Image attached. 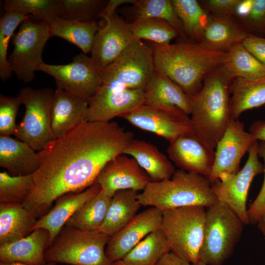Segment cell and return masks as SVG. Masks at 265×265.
Returning a JSON list of instances; mask_svg holds the SVG:
<instances>
[{
	"label": "cell",
	"instance_id": "35",
	"mask_svg": "<svg viewBox=\"0 0 265 265\" xmlns=\"http://www.w3.org/2000/svg\"><path fill=\"white\" fill-rule=\"evenodd\" d=\"M222 66L234 79H256L265 76V65L242 43L226 53Z\"/></svg>",
	"mask_w": 265,
	"mask_h": 265
},
{
	"label": "cell",
	"instance_id": "49",
	"mask_svg": "<svg viewBox=\"0 0 265 265\" xmlns=\"http://www.w3.org/2000/svg\"><path fill=\"white\" fill-rule=\"evenodd\" d=\"M252 2L253 0H240L236 7L235 14L244 19L249 14Z\"/></svg>",
	"mask_w": 265,
	"mask_h": 265
},
{
	"label": "cell",
	"instance_id": "11",
	"mask_svg": "<svg viewBox=\"0 0 265 265\" xmlns=\"http://www.w3.org/2000/svg\"><path fill=\"white\" fill-rule=\"evenodd\" d=\"M259 143L256 141L248 151L243 168L234 174H224L211 183L218 201L227 206L243 222L249 224L246 203L253 179L264 172V166L259 160Z\"/></svg>",
	"mask_w": 265,
	"mask_h": 265
},
{
	"label": "cell",
	"instance_id": "34",
	"mask_svg": "<svg viewBox=\"0 0 265 265\" xmlns=\"http://www.w3.org/2000/svg\"><path fill=\"white\" fill-rule=\"evenodd\" d=\"M172 2L187 40L199 43L210 16L196 0H172Z\"/></svg>",
	"mask_w": 265,
	"mask_h": 265
},
{
	"label": "cell",
	"instance_id": "55",
	"mask_svg": "<svg viewBox=\"0 0 265 265\" xmlns=\"http://www.w3.org/2000/svg\"><path fill=\"white\" fill-rule=\"evenodd\" d=\"M54 265H56V264H55Z\"/></svg>",
	"mask_w": 265,
	"mask_h": 265
},
{
	"label": "cell",
	"instance_id": "43",
	"mask_svg": "<svg viewBox=\"0 0 265 265\" xmlns=\"http://www.w3.org/2000/svg\"><path fill=\"white\" fill-rule=\"evenodd\" d=\"M244 20L254 30L265 32V0H253L250 11Z\"/></svg>",
	"mask_w": 265,
	"mask_h": 265
},
{
	"label": "cell",
	"instance_id": "37",
	"mask_svg": "<svg viewBox=\"0 0 265 265\" xmlns=\"http://www.w3.org/2000/svg\"><path fill=\"white\" fill-rule=\"evenodd\" d=\"M6 12H13L33 16L50 26L60 18L59 0H6Z\"/></svg>",
	"mask_w": 265,
	"mask_h": 265
},
{
	"label": "cell",
	"instance_id": "52",
	"mask_svg": "<svg viewBox=\"0 0 265 265\" xmlns=\"http://www.w3.org/2000/svg\"><path fill=\"white\" fill-rule=\"evenodd\" d=\"M110 265H127L122 260H118L111 263Z\"/></svg>",
	"mask_w": 265,
	"mask_h": 265
},
{
	"label": "cell",
	"instance_id": "23",
	"mask_svg": "<svg viewBox=\"0 0 265 265\" xmlns=\"http://www.w3.org/2000/svg\"><path fill=\"white\" fill-rule=\"evenodd\" d=\"M249 34L231 16L212 15L199 43L209 50L227 53L242 43Z\"/></svg>",
	"mask_w": 265,
	"mask_h": 265
},
{
	"label": "cell",
	"instance_id": "18",
	"mask_svg": "<svg viewBox=\"0 0 265 265\" xmlns=\"http://www.w3.org/2000/svg\"><path fill=\"white\" fill-rule=\"evenodd\" d=\"M150 182V177L135 159L122 154L106 164L96 182L103 192L112 197L120 190L143 191Z\"/></svg>",
	"mask_w": 265,
	"mask_h": 265
},
{
	"label": "cell",
	"instance_id": "15",
	"mask_svg": "<svg viewBox=\"0 0 265 265\" xmlns=\"http://www.w3.org/2000/svg\"><path fill=\"white\" fill-rule=\"evenodd\" d=\"M256 141L242 122L231 119L215 148L214 164L208 178L211 184L222 175L237 173L242 158Z\"/></svg>",
	"mask_w": 265,
	"mask_h": 265
},
{
	"label": "cell",
	"instance_id": "36",
	"mask_svg": "<svg viewBox=\"0 0 265 265\" xmlns=\"http://www.w3.org/2000/svg\"><path fill=\"white\" fill-rule=\"evenodd\" d=\"M129 29L136 40H146L159 45H166L179 37L177 30L166 21L145 18L127 23Z\"/></svg>",
	"mask_w": 265,
	"mask_h": 265
},
{
	"label": "cell",
	"instance_id": "1",
	"mask_svg": "<svg viewBox=\"0 0 265 265\" xmlns=\"http://www.w3.org/2000/svg\"><path fill=\"white\" fill-rule=\"evenodd\" d=\"M133 139L132 132L115 122L86 121L49 142L38 152L40 166L23 206L40 218L59 197L95 183L106 164Z\"/></svg>",
	"mask_w": 265,
	"mask_h": 265
},
{
	"label": "cell",
	"instance_id": "21",
	"mask_svg": "<svg viewBox=\"0 0 265 265\" xmlns=\"http://www.w3.org/2000/svg\"><path fill=\"white\" fill-rule=\"evenodd\" d=\"M101 190L100 186L96 182L82 192L68 193L61 195L55 200L53 208L37 220L34 230L42 228L49 232L50 246L68 219Z\"/></svg>",
	"mask_w": 265,
	"mask_h": 265
},
{
	"label": "cell",
	"instance_id": "26",
	"mask_svg": "<svg viewBox=\"0 0 265 265\" xmlns=\"http://www.w3.org/2000/svg\"><path fill=\"white\" fill-rule=\"evenodd\" d=\"M37 220L22 204L0 203V245L29 235Z\"/></svg>",
	"mask_w": 265,
	"mask_h": 265
},
{
	"label": "cell",
	"instance_id": "38",
	"mask_svg": "<svg viewBox=\"0 0 265 265\" xmlns=\"http://www.w3.org/2000/svg\"><path fill=\"white\" fill-rule=\"evenodd\" d=\"M30 15L13 12H6L0 20V78L2 81L8 80L13 72L7 57L10 40L16 28Z\"/></svg>",
	"mask_w": 265,
	"mask_h": 265
},
{
	"label": "cell",
	"instance_id": "22",
	"mask_svg": "<svg viewBox=\"0 0 265 265\" xmlns=\"http://www.w3.org/2000/svg\"><path fill=\"white\" fill-rule=\"evenodd\" d=\"M49 232L42 228L15 241L0 245V262L21 263L27 265H45V251L50 243Z\"/></svg>",
	"mask_w": 265,
	"mask_h": 265
},
{
	"label": "cell",
	"instance_id": "2",
	"mask_svg": "<svg viewBox=\"0 0 265 265\" xmlns=\"http://www.w3.org/2000/svg\"><path fill=\"white\" fill-rule=\"evenodd\" d=\"M156 71L177 84L189 97L201 89L207 76L222 65L226 53L209 50L201 44L182 42L166 45L150 42Z\"/></svg>",
	"mask_w": 265,
	"mask_h": 265
},
{
	"label": "cell",
	"instance_id": "6",
	"mask_svg": "<svg viewBox=\"0 0 265 265\" xmlns=\"http://www.w3.org/2000/svg\"><path fill=\"white\" fill-rule=\"evenodd\" d=\"M244 225L220 202L207 208L199 261L207 265H222L232 255Z\"/></svg>",
	"mask_w": 265,
	"mask_h": 265
},
{
	"label": "cell",
	"instance_id": "28",
	"mask_svg": "<svg viewBox=\"0 0 265 265\" xmlns=\"http://www.w3.org/2000/svg\"><path fill=\"white\" fill-rule=\"evenodd\" d=\"M144 92L145 105L175 106L187 115L190 114L186 94L170 79L156 71Z\"/></svg>",
	"mask_w": 265,
	"mask_h": 265
},
{
	"label": "cell",
	"instance_id": "12",
	"mask_svg": "<svg viewBox=\"0 0 265 265\" xmlns=\"http://www.w3.org/2000/svg\"><path fill=\"white\" fill-rule=\"evenodd\" d=\"M38 71L54 78L56 88L67 91L89 102L102 84L101 70L91 57L83 53L73 58L68 64L42 63Z\"/></svg>",
	"mask_w": 265,
	"mask_h": 265
},
{
	"label": "cell",
	"instance_id": "45",
	"mask_svg": "<svg viewBox=\"0 0 265 265\" xmlns=\"http://www.w3.org/2000/svg\"><path fill=\"white\" fill-rule=\"evenodd\" d=\"M242 44L261 63L265 65V38L249 33Z\"/></svg>",
	"mask_w": 265,
	"mask_h": 265
},
{
	"label": "cell",
	"instance_id": "3",
	"mask_svg": "<svg viewBox=\"0 0 265 265\" xmlns=\"http://www.w3.org/2000/svg\"><path fill=\"white\" fill-rule=\"evenodd\" d=\"M234 80L221 66L207 76L197 94L188 97L193 132L213 149L232 119L231 94Z\"/></svg>",
	"mask_w": 265,
	"mask_h": 265
},
{
	"label": "cell",
	"instance_id": "9",
	"mask_svg": "<svg viewBox=\"0 0 265 265\" xmlns=\"http://www.w3.org/2000/svg\"><path fill=\"white\" fill-rule=\"evenodd\" d=\"M155 71L152 47L142 40H135L101 70L102 83L144 91Z\"/></svg>",
	"mask_w": 265,
	"mask_h": 265
},
{
	"label": "cell",
	"instance_id": "17",
	"mask_svg": "<svg viewBox=\"0 0 265 265\" xmlns=\"http://www.w3.org/2000/svg\"><path fill=\"white\" fill-rule=\"evenodd\" d=\"M169 143L168 158L180 169L208 178L214 162V149L193 132L183 134Z\"/></svg>",
	"mask_w": 265,
	"mask_h": 265
},
{
	"label": "cell",
	"instance_id": "31",
	"mask_svg": "<svg viewBox=\"0 0 265 265\" xmlns=\"http://www.w3.org/2000/svg\"><path fill=\"white\" fill-rule=\"evenodd\" d=\"M51 36L64 39L79 48L84 54L91 52L99 27L95 21H82L60 19L50 26Z\"/></svg>",
	"mask_w": 265,
	"mask_h": 265
},
{
	"label": "cell",
	"instance_id": "29",
	"mask_svg": "<svg viewBox=\"0 0 265 265\" xmlns=\"http://www.w3.org/2000/svg\"><path fill=\"white\" fill-rule=\"evenodd\" d=\"M265 106V76L256 79H234L231 94L232 119L244 111Z\"/></svg>",
	"mask_w": 265,
	"mask_h": 265
},
{
	"label": "cell",
	"instance_id": "10",
	"mask_svg": "<svg viewBox=\"0 0 265 265\" xmlns=\"http://www.w3.org/2000/svg\"><path fill=\"white\" fill-rule=\"evenodd\" d=\"M52 37L49 24L36 23L29 19L23 21L12 38L13 50L8 58L11 70L17 79L26 83L32 81L35 72L44 63L42 53Z\"/></svg>",
	"mask_w": 265,
	"mask_h": 265
},
{
	"label": "cell",
	"instance_id": "4",
	"mask_svg": "<svg viewBox=\"0 0 265 265\" xmlns=\"http://www.w3.org/2000/svg\"><path fill=\"white\" fill-rule=\"evenodd\" d=\"M138 199L142 206L161 211L190 206L207 208L218 201L207 178L180 169L170 179L150 182Z\"/></svg>",
	"mask_w": 265,
	"mask_h": 265
},
{
	"label": "cell",
	"instance_id": "53",
	"mask_svg": "<svg viewBox=\"0 0 265 265\" xmlns=\"http://www.w3.org/2000/svg\"><path fill=\"white\" fill-rule=\"evenodd\" d=\"M192 265H207L204 263H203L202 262H200V261H198V262H197L196 263L194 264H192Z\"/></svg>",
	"mask_w": 265,
	"mask_h": 265
},
{
	"label": "cell",
	"instance_id": "8",
	"mask_svg": "<svg viewBox=\"0 0 265 265\" xmlns=\"http://www.w3.org/2000/svg\"><path fill=\"white\" fill-rule=\"evenodd\" d=\"M54 91L51 88L26 87L17 96L25 106V112L14 135L35 151H41L55 139L51 126V108Z\"/></svg>",
	"mask_w": 265,
	"mask_h": 265
},
{
	"label": "cell",
	"instance_id": "20",
	"mask_svg": "<svg viewBox=\"0 0 265 265\" xmlns=\"http://www.w3.org/2000/svg\"><path fill=\"white\" fill-rule=\"evenodd\" d=\"M88 113V102L56 88L51 108V126L55 138L87 121Z\"/></svg>",
	"mask_w": 265,
	"mask_h": 265
},
{
	"label": "cell",
	"instance_id": "39",
	"mask_svg": "<svg viewBox=\"0 0 265 265\" xmlns=\"http://www.w3.org/2000/svg\"><path fill=\"white\" fill-rule=\"evenodd\" d=\"M32 175L14 176L0 173V203L23 204L30 191Z\"/></svg>",
	"mask_w": 265,
	"mask_h": 265
},
{
	"label": "cell",
	"instance_id": "46",
	"mask_svg": "<svg viewBox=\"0 0 265 265\" xmlns=\"http://www.w3.org/2000/svg\"><path fill=\"white\" fill-rule=\"evenodd\" d=\"M156 265H192L169 252L164 254Z\"/></svg>",
	"mask_w": 265,
	"mask_h": 265
},
{
	"label": "cell",
	"instance_id": "27",
	"mask_svg": "<svg viewBox=\"0 0 265 265\" xmlns=\"http://www.w3.org/2000/svg\"><path fill=\"white\" fill-rule=\"evenodd\" d=\"M138 192L132 189L116 191L111 197L105 221L99 230L111 237L130 222L142 206Z\"/></svg>",
	"mask_w": 265,
	"mask_h": 265
},
{
	"label": "cell",
	"instance_id": "47",
	"mask_svg": "<svg viewBox=\"0 0 265 265\" xmlns=\"http://www.w3.org/2000/svg\"><path fill=\"white\" fill-rule=\"evenodd\" d=\"M249 132L258 140L265 142V121L258 120L252 123Z\"/></svg>",
	"mask_w": 265,
	"mask_h": 265
},
{
	"label": "cell",
	"instance_id": "40",
	"mask_svg": "<svg viewBox=\"0 0 265 265\" xmlns=\"http://www.w3.org/2000/svg\"><path fill=\"white\" fill-rule=\"evenodd\" d=\"M60 17L65 20L92 21L106 7V0H59Z\"/></svg>",
	"mask_w": 265,
	"mask_h": 265
},
{
	"label": "cell",
	"instance_id": "50",
	"mask_svg": "<svg viewBox=\"0 0 265 265\" xmlns=\"http://www.w3.org/2000/svg\"><path fill=\"white\" fill-rule=\"evenodd\" d=\"M258 227L262 233L265 241V213L262 216L257 223Z\"/></svg>",
	"mask_w": 265,
	"mask_h": 265
},
{
	"label": "cell",
	"instance_id": "30",
	"mask_svg": "<svg viewBox=\"0 0 265 265\" xmlns=\"http://www.w3.org/2000/svg\"><path fill=\"white\" fill-rule=\"evenodd\" d=\"M130 22L145 18L159 19L169 23L178 31L183 42L188 41L178 17L172 0H135L132 5L125 9Z\"/></svg>",
	"mask_w": 265,
	"mask_h": 265
},
{
	"label": "cell",
	"instance_id": "16",
	"mask_svg": "<svg viewBox=\"0 0 265 265\" xmlns=\"http://www.w3.org/2000/svg\"><path fill=\"white\" fill-rule=\"evenodd\" d=\"M104 26L97 31L91 49V57L102 70L113 62L136 39L125 21L116 12L103 15Z\"/></svg>",
	"mask_w": 265,
	"mask_h": 265
},
{
	"label": "cell",
	"instance_id": "14",
	"mask_svg": "<svg viewBox=\"0 0 265 265\" xmlns=\"http://www.w3.org/2000/svg\"><path fill=\"white\" fill-rule=\"evenodd\" d=\"M144 90L102 83L88 102L87 121L109 122L144 104Z\"/></svg>",
	"mask_w": 265,
	"mask_h": 265
},
{
	"label": "cell",
	"instance_id": "51",
	"mask_svg": "<svg viewBox=\"0 0 265 265\" xmlns=\"http://www.w3.org/2000/svg\"><path fill=\"white\" fill-rule=\"evenodd\" d=\"M55 264V263H47L45 265H54ZM0 265H27L21 263H18V262H13V263H5L0 262Z\"/></svg>",
	"mask_w": 265,
	"mask_h": 265
},
{
	"label": "cell",
	"instance_id": "7",
	"mask_svg": "<svg viewBox=\"0 0 265 265\" xmlns=\"http://www.w3.org/2000/svg\"><path fill=\"white\" fill-rule=\"evenodd\" d=\"M206 213V208L199 206L162 211L160 228L170 252L191 264L199 261Z\"/></svg>",
	"mask_w": 265,
	"mask_h": 265
},
{
	"label": "cell",
	"instance_id": "42",
	"mask_svg": "<svg viewBox=\"0 0 265 265\" xmlns=\"http://www.w3.org/2000/svg\"><path fill=\"white\" fill-rule=\"evenodd\" d=\"M258 154L259 157L262 158L264 161V179L259 193L247 209L249 224H252L257 223L265 213V142L259 143Z\"/></svg>",
	"mask_w": 265,
	"mask_h": 265
},
{
	"label": "cell",
	"instance_id": "44",
	"mask_svg": "<svg viewBox=\"0 0 265 265\" xmlns=\"http://www.w3.org/2000/svg\"><path fill=\"white\" fill-rule=\"evenodd\" d=\"M240 0H207L203 1L204 7L214 15L231 16L235 14Z\"/></svg>",
	"mask_w": 265,
	"mask_h": 265
},
{
	"label": "cell",
	"instance_id": "41",
	"mask_svg": "<svg viewBox=\"0 0 265 265\" xmlns=\"http://www.w3.org/2000/svg\"><path fill=\"white\" fill-rule=\"evenodd\" d=\"M20 98L0 95V135H14L17 125L16 118L20 106Z\"/></svg>",
	"mask_w": 265,
	"mask_h": 265
},
{
	"label": "cell",
	"instance_id": "5",
	"mask_svg": "<svg viewBox=\"0 0 265 265\" xmlns=\"http://www.w3.org/2000/svg\"><path fill=\"white\" fill-rule=\"evenodd\" d=\"M110 237L99 230L83 231L65 225L45 250V261L71 265H110L105 252Z\"/></svg>",
	"mask_w": 265,
	"mask_h": 265
},
{
	"label": "cell",
	"instance_id": "32",
	"mask_svg": "<svg viewBox=\"0 0 265 265\" xmlns=\"http://www.w3.org/2000/svg\"><path fill=\"white\" fill-rule=\"evenodd\" d=\"M111 200V197L101 190L86 202L65 225L83 231L99 230L105 221Z\"/></svg>",
	"mask_w": 265,
	"mask_h": 265
},
{
	"label": "cell",
	"instance_id": "19",
	"mask_svg": "<svg viewBox=\"0 0 265 265\" xmlns=\"http://www.w3.org/2000/svg\"><path fill=\"white\" fill-rule=\"evenodd\" d=\"M162 211L151 207L134 217L122 229L110 237L106 254L111 263L123 258L141 240L160 228Z\"/></svg>",
	"mask_w": 265,
	"mask_h": 265
},
{
	"label": "cell",
	"instance_id": "48",
	"mask_svg": "<svg viewBox=\"0 0 265 265\" xmlns=\"http://www.w3.org/2000/svg\"><path fill=\"white\" fill-rule=\"evenodd\" d=\"M135 0H109L99 17L103 15H112L116 12L117 8L125 4H132Z\"/></svg>",
	"mask_w": 265,
	"mask_h": 265
},
{
	"label": "cell",
	"instance_id": "54",
	"mask_svg": "<svg viewBox=\"0 0 265 265\" xmlns=\"http://www.w3.org/2000/svg\"><path fill=\"white\" fill-rule=\"evenodd\" d=\"M264 33H265V32H264Z\"/></svg>",
	"mask_w": 265,
	"mask_h": 265
},
{
	"label": "cell",
	"instance_id": "13",
	"mask_svg": "<svg viewBox=\"0 0 265 265\" xmlns=\"http://www.w3.org/2000/svg\"><path fill=\"white\" fill-rule=\"evenodd\" d=\"M120 117L139 129L164 138L169 143L183 134L193 132L188 115L172 106L144 104Z\"/></svg>",
	"mask_w": 265,
	"mask_h": 265
},
{
	"label": "cell",
	"instance_id": "24",
	"mask_svg": "<svg viewBox=\"0 0 265 265\" xmlns=\"http://www.w3.org/2000/svg\"><path fill=\"white\" fill-rule=\"evenodd\" d=\"M38 152L10 136L0 135V166L14 176L33 175L40 166Z\"/></svg>",
	"mask_w": 265,
	"mask_h": 265
},
{
	"label": "cell",
	"instance_id": "56",
	"mask_svg": "<svg viewBox=\"0 0 265 265\" xmlns=\"http://www.w3.org/2000/svg\"></svg>",
	"mask_w": 265,
	"mask_h": 265
},
{
	"label": "cell",
	"instance_id": "25",
	"mask_svg": "<svg viewBox=\"0 0 265 265\" xmlns=\"http://www.w3.org/2000/svg\"><path fill=\"white\" fill-rule=\"evenodd\" d=\"M123 154L134 158L151 182L170 179L176 171L174 165L165 155L155 146L144 140L133 139Z\"/></svg>",
	"mask_w": 265,
	"mask_h": 265
},
{
	"label": "cell",
	"instance_id": "33",
	"mask_svg": "<svg viewBox=\"0 0 265 265\" xmlns=\"http://www.w3.org/2000/svg\"><path fill=\"white\" fill-rule=\"evenodd\" d=\"M169 252L166 238L160 228L145 237L122 260L127 265H156Z\"/></svg>",
	"mask_w": 265,
	"mask_h": 265
}]
</instances>
